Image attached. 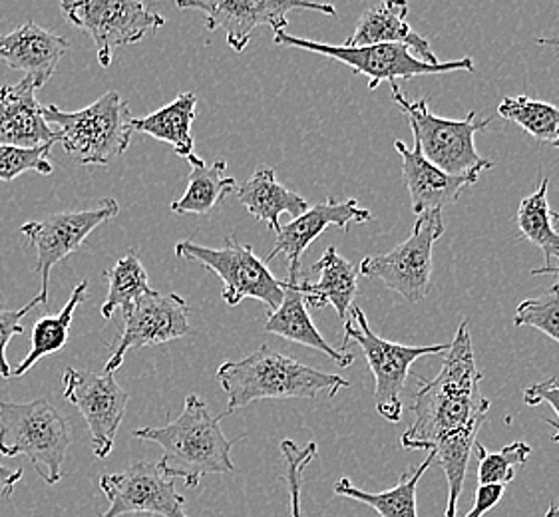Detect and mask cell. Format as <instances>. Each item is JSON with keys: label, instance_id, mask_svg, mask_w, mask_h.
Wrapping results in <instances>:
<instances>
[{"label": "cell", "instance_id": "cell-28", "mask_svg": "<svg viewBox=\"0 0 559 517\" xmlns=\"http://www.w3.org/2000/svg\"><path fill=\"white\" fill-rule=\"evenodd\" d=\"M86 291H88V282H79L58 315L40 316L34 323L33 333H31V350L24 357L23 362L12 371V378L23 376L33 369L38 360L45 359L48 354H57L67 347L74 313H76L79 304L86 299Z\"/></svg>", "mask_w": 559, "mask_h": 517}, {"label": "cell", "instance_id": "cell-24", "mask_svg": "<svg viewBox=\"0 0 559 517\" xmlns=\"http://www.w3.org/2000/svg\"><path fill=\"white\" fill-rule=\"evenodd\" d=\"M237 200L249 214L263 221L271 231H280V217L283 214L299 217L309 209L307 200L292 192L275 178V171L267 166H259L253 176L237 188Z\"/></svg>", "mask_w": 559, "mask_h": 517}, {"label": "cell", "instance_id": "cell-6", "mask_svg": "<svg viewBox=\"0 0 559 517\" xmlns=\"http://www.w3.org/2000/svg\"><path fill=\"white\" fill-rule=\"evenodd\" d=\"M392 100L408 116L413 128L414 147L432 166L450 176H466L484 169H492V159L481 158L474 144L478 132L490 125V118L476 122V112H468L462 120H447L430 112L428 101L408 100L399 84H391Z\"/></svg>", "mask_w": 559, "mask_h": 517}, {"label": "cell", "instance_id": "cell-42", "mask_svg": "<svg viewBox=\"0 0 559 517\" xmlns=\"http://www.w3.org/2000/svg\"><path fill=\"white\" fill-rule=\"evenodd\" d=\"M544 517H559V504H549L548 509H546V516Z\"/></svg>", "mask_w": 559, "mask_h": 517}, {"label": "cell", "instance_id": "cell-1", "mask_svg": "<svg viewBox=\"0 0 559 517\" xmlns=\"http://www.w3.org/2000/svg\"><path fill=\"white\" fill-rule=\"evenodd\" d=\"M414 396V422L403 434L404 450L432 452L447 473L448 504L444 516H456L464 490L472 448L490 412V400L481 394V372L472 349L468 318L460 323L450 342L444 364L432 381L420 376Z\"/></svg>", "mask_w": 559, "mask_h": 517}, {"label": "cell", "instance_id": "cell-18", "mask_svg": "<svg viewBox=\"0 0 559 517\" xmlns=\"http://www.w3.org/2000/svg\"><path fill=\"white\" fill-rule=\"evenodd\" d=\"M38 84L24 76L19 84L0 86V146H55L60 135L45 120V106L36 100Z\"/></svg>", "mask_w": 559, "mask_h": 517}, {"label": "cell", "instance_id": "cell-2", "mask_svg": "<svg viewBox=\"0 0 559 517\" xmlns=\"http://www.w3.org/2000/svg\"><path fill=\"white\" fill-rule=\"evenodd\" d=\"M224 418L213 417L202 398L190 394L183 412L168 426L138 428L134 436L164 450L157 466L168 478H181L188 488H198L205 476L236 472L231 450L246 436L227 438L222 430Z\"/></svg>", "mask_w": 559, "mask_h": 517}, {"label": "cell", "instance_id": "cell-33", "mask_svg": "<svg viewBox=\"0 0 559 517\" xmlns=\"http://www.w3.org/2000/svg\"><path fill=\"white\" fill-rule=\"evenodd\" d=\"M514 325L532 326L559 345V281L546 294L518 304Z\"/></svg>", "mask_w": 559, "mask_h": 517}, {"label": "cell", "instance_id": "cell-30", "mask_svg": "<svg viewBox=\"0 0 559 517\" xmlns=\"http://www.w3.org/2000/svg\"><path fill=\"white\" fill-rule=\"evenodd\" d=\"M104 277L108 281V294L100 309L104 318H112L116 309L126 313L144 292L152 289L146 267L134 251H128L112 269L104 273Z\"/></svg>", "mask_w": 559, "mask_h": 517}, {"label": "cell", "instance_id": "cell-7", "mask_svg": "<svg viewBox=\"0 0 559 517\" xmlns=\"http://www.w3.org/2000/svg\"><path fill=\"white\" fill-rule=\"evenodd\" d=\"M176 255L215 273L224 281L222 299L237 306L243 299H255L275 313L285 297V281L277 279L269 265L255 255L251 245L241 243L236 236H227L222 248H203L193 241L176 245Z\"/></svg>", "mask_w": 559, "mask_h": 517}, {"label": "cell", "instance_id": "cell-41", "mask_svg": "<svg viewBox=\"0 0 559 517\" xmlns=\"http://www.w3.org/2000/svg\"><path fill=\"white\" fill-rule=\"evenodd\" d=\"M536 43L539 46H548V48L559 50V38H537Z\"/></svg>", "mask_w": 559, "mask_h": 517}, {"label": "cell", "instance_id": "cell-36", "mask_svg": "<svg viewBox=\"0 0 559 517\" xmlns=\"http://www.w3.org/2000/svg\"><path fill=\"white\" fill-rule=\"evenodd\" d=\"M38 304L43 303L40 294L34 297L31 303L23 306V309H7L0 304V376L2 378H12L11 366H9V360H7V347L11 342L12 338L16 335H23L24 326L23 318L28 315L33 309H36Z\"/></svg>", "mask_w": 559, "mask_h": 517}, {"label": "cell", "instance_id": "cell-22", "mask_svg": "<svg viewBox=\"0 0 559 517\" xmlns=\"http://www.w3.org/2000/svg\"><path fill=\"white\" fill-rule=\"evenodd\" d=\"M265 330L271 335L292 340L302 347L319 350L326 354L329 359L335 360L338 366L347 369L355 362V354L353 352H341V350L333 349L323 335L319 333V328L314 326L313 318L309 315V306L305 301L299 281L292 282L285 281V297L283 303L275 313H269V318L265 321Z\"/></svg>", "mask_w": 559, "mask_h": 517}, {"label": "cell", "instance_id": "cell-40", "mask_svg": "<svg viewBox=\"0 0 559 517\" xmlns=\"http://www.w3.org/2000/svg\"><path fill=\"white\" fill-rule=\"evenodd\" d=\"M551 217L559 221V214H551ZM532 275H554L559 281V267H542V269L532 270Z\"/></svg>", "mask_w": 559, "mask_h": 517}, {"label": "cell", "instance_id": "cell-31", "mask_svg": "<svg viewBox=\"0 0 559 517\" xmlns=\"http://www.w3.org/2000/svg\"><path fill=\"white\" fill-rule=\"evenodd\" d=\"M498 113L503 120L522 125L537 142L559 147V108L548 101L532 100L527 96H506Z\"/></svg>", "mask_w": 559, "mask_h": 517}, {"label": "cell", "instance_id": "cell-15", "mask_svg": "<svg viewBox=\"0 0 559 517\" xmlns=\"http://www.w3.org/2000/svg\"><path fill=\"white\" fill-rule=\"evenodd\" d=\"M62 383L64 398L86 420L94 456L106 460L112 454L130 396L110 372L76 371L68 366Z\"/></svg>", "mask_w": 559, "mask_h": 517}, {"label": "cell", "instance_id": "cell-14", "mask_svg": "<svg viewBox=\"0 0 559 517\" xmlns=\"http://www.w3.org/2000/svg\"><path fill=\"white\" fill-rule=\"evenodd\" d=\"M100 490L110 504L102 517H190L186 514V497L176 490V480L162 472L157 461H135L123 472L104 473Z\"/></svg>", "mask_w": 559, "mask_h": 517}, {"label": "cell", "instance_id": "cell-4", "mask_svg": "<svg viewBox=\"0 0 559 517\" xmlns=\"http://www.w3.org/2000/svg\"><path fill=\"white\" fill-rule=\"evenodd\" d=\"M128 100L110 91L79 112H64L55 104L45 106V120L58 125L60 144L80 166H106L120 158L132 142Z\"/></svg>", "mask_w": 559, "mask_h": 517}, {"label": "cell", "instance_id": "cell-19", "mask_svg": "<svg viewBox=\"0 0 559 517\" xmlns=\"http://www.w3.org/2000/svg\"><path fill=\"white\" fill-rule=\"evenodd\" d=\"M394 149L403 161L404 185L411 195L413 214L416 217L430 212H442L450 203L459 202L462 190L474 185L480 178L478 171L466 176L444 173L425 159L418 147L411 149L401 140L394 142Z\"/></svg>", "mask_w": 559, "mask_h": 517}, {"label": "cell", "instance_id": "cell-21", "mask_svg": "<svg viewBox=\"0 0 559 517\" xmlns=\"http://www.w3.org/2000/svg\"><path fill=\"white\" fill-rule=\"evenodd\" d=\"M408 4L386 0L374 4L360 14L357 26L348 36L345 46L403 45L426 64H440L428 40L414 31L406 21Z\"/></svg>", "mask_w": 559, "mask_h": 517}, {"label": "cell", "instance_id": "cell-12", "mask_svg": "<svg viewBox=\"0 0 559 517\" xmlns=\"http://www.w3.org/2000/svg\"><path fill=\"white\" fill-rule=\"evenodd\" d=\"M181 11H200L207 31L224 28L227 45L243 52L258 26L267 24L273 33H285L289 26L287 14L293 11L323 12L336 16L333 4L301 2V0H178Z\"/></svg>", "mask_w": 559, "mask_h": 517}, {"label": "cell", "instance_id": "cell-23", "mask_svg": "<svg viewBox=\"0 0 559 517\" xmlns=\"http://www.w3.org/2000/svg\"><path fill=\"white\" fill-rule=\"evenodd\" d=\"M311 270L319 273V281H299L307 306L323 309L331 304L338 318L347 321L348 311L355 306L357 299V267L343 255H338L336 248H326L323 257L314 263Z\"/></svg>", "mask_w": 559, "mask_h": 517}, {"label": "cell", "instance_id": "cell-35", "mask_svg": "<svg viewBox=\"0 0 559 517\" xmlns=\"http://www.w3.org/2000/svg\"><path fill=\"white\" fill-rule=\"evenodd\" d=\"M281 454H283V460H285V482H287V490H289V506H292L289 512H292V517H302V472L314 460L317 444L309 442L305 446H297L293 440H283L281 442Z\"/></svg>", "mask_w": 559, "mask_h": 517}, {"label": "cell", "instance_id": "cell-5", "mask_svg": "<svg viewBox=\"0 0 559 517\" xmlns=\"http://www.w3.org/2000/svg\"><path fill=\"white\" fill-rule=\"evenodd\" d=\"M70 444L67 418L46 398L0 402V454L7 458L26 456L45 484H60Z\"/></svg>", "mask_w": 559, "mask_h": 517}, {"label": "cell", "instance_id": "cell-9", "mask_svg": "<svg viewBox=\"0 0 559 517\" xmlns=\"http://www.w3.org/2000/svg\"><path fill=\"white\" fill-rule=\"evenodd\" d=\"M353 321H345V340L341 345V352H347L348 342L355 340L365 352L369 362L370 372L374 376V402L377 410L386 422H401L403 418V393L411 366L416 360L426 354H447L450 345H435V347H406L401 342H391L372 333L367 316L360 306L350 309Z\"/></svg>", "mask_w": 559, "mask_h": 517}, {"label": "cell", "instance_id": "cell-37", "mask_svg": "<svg viewBox=\"0 0 559 517\" xmlns=\"http://www.w3.org/2000/svg\"><path fill=\"white\" fill-rule=\"evenodd\" d=\"M524 402L527 406L548 402L559 418V378H549L546 383H536L527 386L526 390H524ZM551 442H559V422L558 426H556V434L551 436Z\"/></svg>", "mask_w": 559, "mask_h": 517}, {"label": "cell", "instance_id": "cell-20", "mask_svg": "<svg viewBox=\"0 0 559 517\" xmlns=\"http://www.w3.org/2000/svg\"><path fill=\"white\" fill-rule=\"evenodd\" d=\"M68 46L64 36H58L40 24L28 21L16 31L0 36V60L7 62L11 70L31 76L38 88H43L55 76Z\"/></svg>", "mask_w": 559, "mask_h": 517}, {"label": "cell", "instance_id": "cell-16", "mask_svg": "<svg viewBox=\"0 0 559 517\" xmlns=\"http://www.w3.org/2000/svg\"><path fill=\"white\" fill-rule=\"evenodd\" d=\"M190 333V306L178 292L150 289L123 313L120 342L106 362L104 372L118 371L128 350L164 345Z\"/></svg>", "mask_w": 559, "mask_h": 517}, {"label": "cell", "instance_id": "cell-8", "mask_svg": "<svg viewBox=\"0 0 559 517\" xmlns=\"http://www.w3.org/2000/svg\"><path fill=\"white\" fill-rule=\"evenodd\" d=\"M273 43L277 46L299 48L313 55L333 58L341 64L350 68L358 76L369 80V91H377L382 82L399 84V80H411L426 74H448V72H474L472 58H460L440 64H426L423 60L411 55V50L403 45H374V46H335L297 38L289 33H277Z\"/></svg>", "mask_w": 559, "mask_h": 517}, {"label": "cell", "instance_id": "cell-13", "mask_svg": "<svg viewBox=\"0 0 559 517\" xmlns=\"http://www.w3.org/2000/svg\"><path fill=\"white\" fill-rule=\"evenodd\" d=\"M118 214L120 203L114 197H106L92 209L62 212L43 221H28L21 227V233L26 237V245L36 249L34 270L43 277V287L38 292L43 303L48 304V282L52 267L76 253L94 229L112 221Z\"/></svg>", "mask_w": 559, "mask_h": 517}, {"label": "cell", "instance_id": "cell-26", "mask_svg": "<svg viewBox=\"0 0 559 517\" xmlns=\"http://www.w3.org/2000/svg\"><path fill=\"white\" fill-rule=\"evenodd\" d=\"M195 110L198 94L183 92L176 96V100L169 101L168 106L159 108L146 118H132L130 128L132 132L152 135L154 140L166 142L174 147L179 158L188 159L193 154L191 125L195 120Z\"/></svg>", "mask_w": 559, "mask_h": 517}, {"label": "cell", "instance_id": "cell-38", "mask_svg": "<svg viewBox=\"0 0 559 517\" xmlns=\"http://www.w3.org/2000/svg\"><path fill=\"white\" fill-rule=\"evenodd\" d=\"M503 494H506V485H480L474 495V506L466 517H484L488 512H492L493 507L500 504Z\"/></svg>", "mask_w": 559, "mask_h": 517}, {"label": "cell", "instance_id": "cell-17", "mask_svg": "<svg viewBox=\"0 0 559 517\" xmlns=\"http://www.w3.org/2000/svg\"><path fill=\"white\" fill-rule=\"evenodd\" d=\"M370 219H372V214L367 207H360L357 200L335 202L333 197H329L326 202L317 203L313 207L309 205V209L299 217H295L292 224L281 226L275 248L271 249V253L263 261L269 265L273 258L283 255L289 261V279L287 281L297 282L305 251L319 239L326 227L348 229L353 224H367Z\"/></svg>", "mask_w": 559, "mask_h": 517}, {"label": "cell", "instance_id": "cell-3", "mask_svg": "<svg viewBox=\"0 0 559 517\" xmlns=\"http://www.w3.org/2000/svg\"><path fill=\"white\" fill-rule=\"evenodd\" d=\"M217 381L227 394L225 417L243 406L265 398H317L329 394L335 398L338 390L350 383L338 374L314 371L299 360L261 345L243 360H227L217 369Z\"/></svg>", "mask_w": 559, "mask_h": 517}, {"label": "cell", "instance_id": "cell-29", "mask_svg": "<svg viewBox=\"0 0 559 517\" xmlns=\"http://www.w3.org/2000/svg\"><path fill=\"white\" fill-rule=\"evenodd\" d=\"M548 188L549 180L544 178L536 192L522 200L515 224L520 233L546 255V267H551V261L559 258V233L551 226L554 212L549 209Z\"/></svg>", "mask_w": 559, "mask_h": 517}, {"label": "cell", "instance_id": "cell-34", "mask_svg": "<svg viewBox=\"0 0 559 517\" xmlns=\"http://www.w3.org/2000/svg\"><path fill=\"white\" fill-rule=\"evenodd\" d=\"M50 149L43 147L0 146V181L16 180L26 171H36L40 176H50L55 166L50 164Z\"/></svg>", "mask_w": 559, "mask_h": 517}, {"label": "cell", "instance_id": "cell-25", "mask_svg": "<svg viewBox=\"0 0 559 517\" xmlns=\"http://www.w3.org/2000/svg\"><path fill=\"white\" fill-rule=\"evenodd\" d=\"M188 161L191 166L188 190L178 202L169 205L174 214H212L213 209H217L225 202L227 195L237 192L236 178L225 176V169H227L225 159L219 158L213 164H205L202 158L191 154Z\"/></svg>", "mask_w": 559, "mask_h": 517}, {"label": "cell", "instance_id": "cell-10", "mask_svg": "<svg viewBox=\"0 0 559 517\" xmlns=\"http://www.w3.org/2000/svg\"><path fill=\"white\" fill-rule=\"evenodd\" d=\"M60 11L68 23L88 34L98 50L100 67L112 64L114 52L138 45L147 33L166 26V19L138 0H62Z\"/></svg>", "mask_w": 559, "mask_h": 517}, {"label": "cell", "instance_id": "cell-39", "mask_svg": "<svg viewBox=\"0 0 559 517\" xmlns=\"http://www.w3.org/2000/svg\"><path fill=\"white\" fill-rule=\"evenodd\" d=\"M23 480V470H9L0 466V495L4 500H11L14 494V488Z\"/></svg>", "mask_w": 559, "mask_h": 517}, {"label": "cell", "instance_id": "cell-11", "mask_svg": "<svg viewBox=\"0 0 559 517\" xmlns=\"http://www.w3.org/2000/svg\"><path fill=\"white\" fill-rule=\"evenodd\" d=\"M444 229L442 212L420 215L404 243L384 255L362 258L358 273L384 282L386 289L399 292L408 303H423L430 292L432 249L444 236Z\"/></svg>", "mask_w": 559, "mask_h": 517}, {"label": "cell", "instance_id": "cell-27", "mask_svg": "<svg viewBox=\"0 0 559 517\" xmlns=\"http://www.w3.org/2000/svg\"><path fill=\"white\" fill-rule=\"evenodd\" d=\"M435 461H437V456L432 452H428L426 460L416 470L404 473L399 484L381 494L362 492V490H358L357 485L350 484L348 478H341L335 484V495H343L348 500H357L360 504H367L379 514V517H418L416 488H418L420 478Z\"/></svg>", "mask_w": 559, "mask_h": 517}, {"label": "cell", "instance_id": "cell-32", "mask_svg": "<svg viewBox=\"0 0 559 517\" xmlns=\"http://www.w3.org/2000/svg\"><path fill=\"white\" fill-rule=\"evenodd\" d=\"M472 452L480 460L478 466L480 485H506L514 482L515 470L526 464L532 448L526 442H514L500 452H488L480 442H476Z\"/></svg>", "mask_w": 559, "mask_h": 517}]
</instances>
